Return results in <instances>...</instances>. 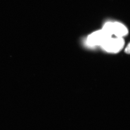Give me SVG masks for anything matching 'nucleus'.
<instances>
[{
  "label": "nucleus",
  "mask_w": 130,
  "mask_h": 130,
  "mask_svg": "<svg viewBox=\"0 0 130 130\" xmlns=\"http://www.w3.org/2000/svg\"><path fill=\"white\" fill-rule=\"evenodd\" d=\"M103 30L112 36L123 38L128 33V30L124 25L119 22H107L104 25Z\"/></svg>",
  "instance_id": "1"
},
{
  "label": "nucleus",
  "mask_w": 130,
  "mask_h": 130,
  "mask_svg": "<svg viewBox=\"0 0 130 130\" xmlns=\"http://www.w3.org/2000/svg\"><path fill=\"white\" fill-rule=\"evenodd\" d=\"M124 45L123 38L111 37L106 41L102 46L107 52L116 53L119 52L123 48Z\"/></svg>",
  "instance_id": "2"
},
{
  "label": "nucleus",
  "mask_w": 130,
  "mask_h": 130,
  "mask_svg": "<svg viewBox=\"0 0 130 130\" xmlns=\"http://www.w3.org/2000/svg\"><path fill=\"white\" fill-rule=\"evenodd\" d=\"M112 36L102 29L94 32L89 35L87 38V42L90 45L102 46Z\"/></svg>",
  "instance_id": "3"
},
{
  "label": "nucleus",
  "mask_w": 130,
  "mask_h": 130,
  "mask_svg": "<svg viewBox=\"0 0 130 130\" xmlns=\"http://www.w3.org/2000/svg\"><path fill=\"white\" fill-rule=\"evenodd\" d=\"M125 52L128 53V54H129L130 53V44H128V46L125 49Z\"/></svg>",
  "instance_id": "4"
}]
</instances>
